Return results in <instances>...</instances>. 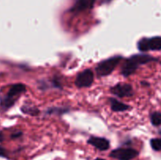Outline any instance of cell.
Returning a JSON list of instances; mask_svg holds the SVG:
<instances>
[{"mask_svg":"<svg viewBox=\"0 0 161 160\" xmlns=\"http://www.w3.org/2000/svg\"><path fill=\"white\" fill-rule=\"evenodd\" d=\"M160 134H161V132H160Z\"/></svg>","mask_w":161,"mask_h":160,"instance_id":"obj_20","label":"cell"},{"mask_svg":"<svg viewBox=\"0 0 161 160\" xmlns=\"http://www.w3.org/2000/svg\"><path fill=\"white\" fill-rule=\"evenodd\" d=\"M94 82V73L91 69L80 72L75 78V84L78 88L90 87Z\"/></svg>","mask_w":161,"mask_h":160,"instance_id":"obj_5","label":"cell"},{"mask_svg":"<svg viewBox=\"0 0 161 160\" xmlns=\"http://www.w3.org/2000/svg\"><path fill=\"white\" fill-rule=\"evenodd\" d=\"M69 112V109L68 108H49L47 111V114H53V115H62L64 113Z\"/></svg>","mask_w":161,"mask_h":160,"instance_id":"obj_14","label":"cell"},{"mask_svg":"<svg viewBox=\"0 0 161 160\" xmlns=\"http://www.w3.org/2000/svg\"><path fill=\"white\" fill-rule=\"evenodd\" d=\"M123 59L124 57L122 56H114L102 61L97 64L95 68L97 76L105 77L109 75Z\"/></svg>","mask_w":161,"mask_h":160,"instance_id":"obj_2","label":"cell"},{"mask_svg":"<svg viewBox=\"0 0 161 160\" xmlns=\"http://www.w3.org/2000/svg\"><path fill=\"white\" fill-rule=\"evenodd\" d=\"M87 143L91 145L94 146L100 151H106L109 148V141L103 137H97V136H91L88 139Z\"/></svg>","mask_w":161,"mask_h":160,"instance_id":"obj_7","label":"cell"},{"mask_svg":"<svg viewBox=\"0 0 161 160\" xmlns=\"http://www.w3.org/2000/svg\"><path fill=\"white\" fill-rule=\"evenodd\" d=\"M95 0H77L73 7L71 9L72 12H81L86 9H92Z\"/></svg>","mask_w":161,"mask_h":160,"instance_id":"obj_8","label":"cell"},{"mask_svg":"<svg viewBox=\"0 0 161 160\" xmlns=\"http://www.w3.org/2000/svg\"><path fill=\"white\" fill-rule=\"evenodd\" d=\"M3 133H0V141H3Z\"/></svg>","mask_w":161,"mask_h":160,"instance_id":"obj_18","label":"cell"},{"mask_svg":"<svg viewBox=\"0 0 161 160\" xmlns=\"http://www.w3.org/2000/svg\"><path fill=\"white\" fill-rule=\"evenodd\" d=\"M26 91V86L22 83H16V84L12 85L9 88V91L7 93L6 97H9V98L15 99L16 97L20 95L22 93H25Z\"/></svg>","mask_w":161,"mask_h":160,"instance_id":"obj_9","label":"cell"},{"mask_svg":"<svg viewBox=\"0 0 161 160\" xmlns=\"http://www.w3.org/2000/svg\"><path fill=\"white\" fill-rule=\"evenodd\" d=\"M157 61L158 59L149 54H146V53L135 54L126 60L122 68H121V74L123 76L127 78L135 73L137 69L141 65Z\"/></svg>","mask_w":161,"mask_h":160,"instance_id":"obj_1","label":"cell"},{"mask_svg":"<svg viewBox=\"0 0 161 160\" xmlns=\"http://www.w3.org/2000/svg\"><path fill=\"white\" fill-rule=\"evenodd\" d=\"M113 94L117 96L119 98L130 97L134 95V89L131 85L127 83H118L110 89Z\"/></svg>","mask_w":161,"mask_h":160,"instance_id":"obj_6","label":"cell"},{"mask_svg":"<svg viewBox=\"0 0 161 160\" xmlns=\"http://www.w3.org/2000/svg\"><path fill=\"white\" fill-rule=\"evenodd\" d=\"M0 156L7 158V153H6V151L2 147H0Z\"/></svg>","mask_w":161,"mask_h":160,"instance_id":"obj_16","label":"cell"},{"mask_svg":"<svg viewBox=\"0 0 161 160\" xmlns=\"http://www.w3.org/2000/svg\"><path fill=\"white\" fill-rule=\"evenodd\" d=\"M150 145L156 152H161V138H153L151 140Z\"/></svg>","mask_w":161,"mask_h":160,"instance_id":"obj_15","label":"cell"},{"mask_svg":"<svg viewBox=\"0 0 161 160\" xmlns=\"http://www.w3.org/2000/svg\"><path fill=\"white\" fill-rule=\"evenodd\" d=\"M15 99L9 98L8 97H4L3 99H1V106L4 108H9L12 107L15 103Z\"/></svg>","mask_w":161,"mask_h":160,"instance_id":"obj_13","label":"cell"},{"mask_svg":"<svg viewBox=\"0 0 161 160\" xmlns=\"http://www.w3.org/2000/svg\"><path fill=\"white\" fill-rule=\"evenodd\" d=\"M138 152L134 148L119 147L112 151L109 156L118 160H131L138 155Z\"/></svg>","mask_w":161,"mask_h":160,"instance_id":"obj_4","label":"cell"},{"mask_svg":"<svg viewBox=\"0 0 161 160\" xmlns=\"http://www.w3.org/2000/svg\"><path fill=\"white\" fill-rule=\"evenodd\" d=\"M150 121L151 123L154 126H159L161 125V112L159 111H155L152 113L150 115Z\"/></svg>","mask_w":161,"mask_h":160,"instance_id":"obj_12","label":"cell"},{"mask_svg":"<svg viewBox=\"0 0 161 160\" xmlns=\"http://www.w3.org/2000/svg\"><path fill=\"white\" fill-rule=\"evenodd\" d=\"M138 49L141 52L161 50V36L142 38L138 42Z\"/></svg>","mask_w":161,"mask_h":160,"instance_id":"obj_3","label":"cell"},{"mask_svg":"<svg viewBox=\"0 0 161 160\" xmlns=\"http://www.w3.org/2000/svg\"><path fill=\"white\" fill-rule=\"evenodd\" d=\"M20 110H21L22 112L25 113V114L30 115L32 116L37 115L39 114V110L38 109V108H34V107H29L25 105V106H23L20 108Z\"/></svg>","mask_w":161,"mask_h":160,"instance_id":"obj_11","label":"cell"},{"mask_svg":"<svg viewBox=\"0 0 161 160\" xmlns=\"http://www.w3.org/2000/svg\"><path fill=\"white\" fill-rule=\"evenodd\" d=\"M110 104H111V109L113 111H127L130 108V106L115 98L109 99Z\"/></svg>","mask_w":161,"mask_h":160,"instance_id":"obj_10","label":"cell"},{"mask_svg":"<svg viewBox=\"0 0 161 160\" xmlns=\"http://www.w3.org/2000/svg\"><path fill=\"white\" fill-rule=\"evenodd\" d=\"M21 136H22L21 132H17V133H14V134L11 135V138H12V139H16V138H18Z\"/></svg>","mask_w":161,"mask_h":160,"instance_id":"obj_17","label":"cell"},{"mask_svg":"<svg viewBox=\"0 0 161 160\" xmlns=\"http://www.w3.org/2000/svg\"><path fill=\"white\" fill-rule=\"evenodd\" d=\"M95 160H105V159H103V158H96Z\"/></svg>","mask_w":161,"mask_h":160,"instance_id":"obj_19","label":"cell"}]
</instances>
